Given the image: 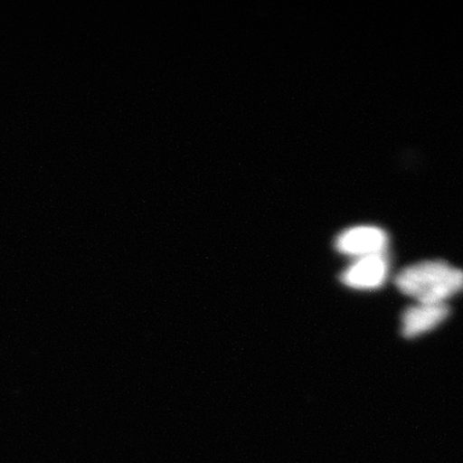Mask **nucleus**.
Listing matches in <instances>:
<instances>
[{
    "label": "nucleus",
    "instance_id": "f03ea898",
    "mask_svg": "<svg viewBox=\"0 0 463 463\" xmlns=\"http://www.w3.org/2000/svg\"><path fill=\"white\" fill-rule=\"evenodd\" d=\"M387 242L383 230L362 225L343 232L335 240V248L346 256L364 258L384 253Z\"/></svg>",
    "mask_w": 463,
    "mask_h": 463
},
{
    "label": "nucleus",
    "instance_id": "20e7f679",
    "mask_svg": "<svg viewBox=\"0 0 463 463\" xmlns=\"http://www.w3.org/2000/svg\"><path fill=\"white\" fill-rule=\"evenodd\" d=\"M449 314V308L445 304L411 307L402 316V334L404 337L413 338L442 323Z\"/></svg>",
    "mask_w": 463,
    "mask_h": 463
},
{
    "label": "nucleus",
    "instance_id": "f257e3e1",
    "mask_svg": "<svg viewBox=\"0 0 463 463\" xmlns=\"http://www.w3.org/2000/svg\"><path fill=\"white\" fill-rule=\"evenodd\" d=\"M401 291L420 304H444L463 289V270L450 268L444 260H426L409 266L395 280Z\"/></svg>",
    "mask_w": 463,
    "mask_h": 463
},
{
    "label": "nucleus",
    "instance_id": "7ed1b4c3",
    "mask_svg": "<svg viewBox=\"0 0 463 463\" xmlns=\"http://www.w3.org/2000/svg\"><path fill=\"white\" fill-rule=\"evenodd\" d=\"M389 263L384 253L360 258L341 275V281L353 288H376L383 285Z\"/></svg>",
    "mask_w": 463,
    "mask_h": 463
}]
</instances>
